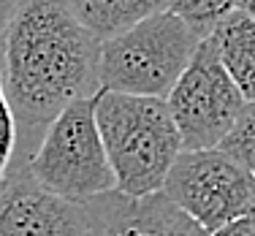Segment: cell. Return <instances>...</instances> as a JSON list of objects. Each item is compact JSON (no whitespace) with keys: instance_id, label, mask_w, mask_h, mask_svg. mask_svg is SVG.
<instances>
[{"instance_id":"obj_1","label":"cell","mask_w":255,"mask_h":236,"mask_svg":"<svg viewBox=\"0 0 255 236\" xmlns=\"http://www.w3.org/2000/svg\"><path fill=\"white\" fill-rule=\"evenodd\" d=\"M101 41L68 0H22L5 27L3 84L19 125L11 171L27 168L44 133L74 101L101 93Z\"/></svg>"},{"instance_id":"obj_2","label":"cell","mask_w":255,"mask_h":236,"mask_svg":"<svg viewBox=\"0 0 255 236\" xmlns=\"http://www.w3.org/2000/svg\"><path fill=\"white\" fill-rule=\"evenodd\" d=\"M95 117L117 190L130 198L163 193L174 163L185 152L166 98L101 90Z\"/></svg>"},{"instance_id":"obj_3","label":"cell","mask_w":255,"mask_h":236,"mask_svg":"<svg viewBox=\"0 0 255 236\" xmlns=\"http://www.w3.org/2000/svg\"><path fill=\"white\" fill-rule=\"evenodd\" d=\"M201 41L177 14L160 11L125 33L101 41V90L168 98Z\"/></svg>"},{"instance_id":"obj_4","label":"cell","mask_w":255,"mask_h":236,"mask_svg":"<svg viewBox=\"0 0 255 236\" xmlns=\"http://www.w3.org/2000/svg\"><path fill=\"white\" fill-rule=\"evenodd\" d=\"M98 95L74 101L57 114L27 163L30 177L46 193L74 204L117 190L112 163L95 117Z\"/></svg>"},{"instance_id":"obj_5","label":"cell","mask_w":255,"mask_h":236,"mask_svg":"<svg viewBox=\"0 0 255 236\" xmlns=\"http://www.w3.org/2000/svg\"><path fill=\"white\" fill-rule=\"evenodd\" d=\"M163 196L212 236L250 215L255 177L223 149H185L163 185Z\"/></svg>"},{"instance_id":"obj_6","label":"cell","mask_w":255,"mask_h":236,"mask_svg":"<svg viewBox=\"0 0 255 236\" xmlns=\"http://www.w3.org/2000/svg\"><path fill=\"white\" fill-rule=\"evenodd\" d=\"M185 149H217L236 125L247 101L217 60L209 38L166 98Z\"/></svg>"},{"instance_id":"obj_7","label":"cell","mask_w":255,"mask_h":236,"mask_svg":"<svg viewBox=\"0 0 255 236\" xmlns=\"http://www.w3.org/2000/svg\"><path fill=\"white\" fill-rule=\"evenodd\" d=\"M0 236H87V215L16 168L0 187Z\"/></svg>"},{"instance_id":"obj_8","label":"cell","mask_w":255,"mask_h":236,"mask_svg":"<svg viewBox=\"0 0 255 236\" xmlns=\"http://www.w3.org/2000/svg\"><path fill=\"white\" fill-rule=\"evenodd\" d=\"M87 236H209L163 193L130 198L120 190L84 201Z\"/></svg>"},{"instance_id":"obj_9","label":"cell","mask_w":255,"mask_h":236,"mask_svg":"<svg viewBox=\"0 0 255 236\" xmlns=\"http://www.w3.org/2000/svg\"><path fill=\"white\" fill-rule=\"evenodd\" d=\"M209 44L245 101H255V19L239 8L231 11L212 30Z\"/></svg>"},{"instance_id":"obj_10","label":"cell","mask_w":255,"mask_h":236,"mask_svg":"<svg viewBox=\"0 0 255 236\" xmlns=\"http://www.w3.org/2000/svg\"><path fill=\"white\" fill-rule=\"evenodd\" d=\"M68 5L98 41H109L138 22L168 11V0H68Z\"/></svg>"},{"instance_id":"obj_11","label":"cell","mask_w":255,"mask_h":236,"mask_svg":"<svg viewBox=\"0 0 255 236\" xmlns=\"http://www.w3.org/2000/svg\"><path fill=\"white\" fill-rule=\"evenodd\" d=\"M168 11L190 25L201 38H209L212 30L236 11V0H168Z\"/></svg>"},{"instance_id":"obj_12","label":"cell","mask_w":255,"mask_h":236,"mask_svg":"<svg viewBox=\"0 0 255 236\" xmlns=\"http://www.w3.org/2000/svg\"><path fill=\"white\" fill-rule=\"evenodd\" d=\"M217 149H223L228 157H234L242 168H247L255 177V101L245 106L236 125L231 128V133L223 138Z\"/></svg>"},{"instance_id":"obj_13","label":"cell","mask_w":255,"mask_h":236,"mask_svg":"<svg viewBox=\"0 0 255 236\" xmlns=\"http://www.w3.org/2000/svg\"><path fill=\"white\" fill-rule=\"evenodd\" d=\"M16 147H19V125H16L14 109L11 101L5 95V84H3V57H0V187L8 179L11 166L16 157Z\"/></svg>"},{"instance_id":"obj_14","label":"cell","mask_w":255,"mask_h":236,"mask_svg":"<svg viewBox=\"0 0 255 236\" xmlns=\"http://www.w3.org/2000/svg\"><path fill=\"white\" fill-rule=\"evenodd\" d=\"M212 236H255V226L250 223V217H242V220H234L226 228L215 231Z\"/></svg>"},{"instance_id":"obj_15","label":"cell","mask_w":255,"mask_h":236,"mask_svg":"<svg viewBox=\"0 0 255 236\" xmlns=\"http://www.w3.org/2000/svg\"><path fill=\"white\" fill-rule=\"evenodd\" d=\"M19 3H22V0H0V35H3L5 27L11 25V19H14Z\"/></svg>"},{"instance_id":"obj_16","label":"cell","mask_w":255,"mask_h":236,"mask_svg":"<svg viewBox=\"0 0 255 236\" xmlns=\"http://www.w3.org/2000/svg\"><path fill=\"white\" fill-rule=\"evenodd\" d=\"M236 8L245 11L247 16H253V19H255V0H236Z\"/></svg>"},{"instance_id":"obj_17","label":"cell","mask_w":255,"mask_h":236,"mask_svg":"<svg viewBox=\"0 0 255 236\" xmlns=\"http://www.w3.org/2000/svg\"><path fill=\"white\" fill-rule=\"evenodd\" d=\"M247 217H250V223L255 226V201H253V209H250V215H247Z\"/></svg>"},{"instance_id":"obj_18","label":"cell","mask_w":255,"mask_h":236,"mask_svg":"<svg viewBox=\"0 0 255 236\" xmlns=\"http://www.w3.org/2000/svg\"><path fill=\"white\" fill-rule=\"evenodd\" d=\"M3 46H5V33L0 35V57H3Z\"/></svg>"}]
</instances>
